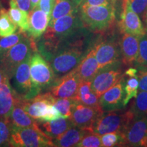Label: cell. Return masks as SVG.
Masks as SVG:
<instances>
[{
  "instance_id": "obj_22",
  "label": "cell",
  "mask_w": 147,
  "mask_h": 147,
  "mask_svg": "<svg viewBox=\"0 0 147 147\" xmlns=\"http://www.w3.org/2000/svg\"><path fill=\"white\" fill-rule=\"evenodd\" d=\"M88 132L86 130L72 126L53 140L54 146L70 147L76 146L78 142Z\"/></svg>"
},
{
  "instance_id": "obj_41",
  "label": "cell",
  "mask_w": 147,
  "mask_h": 147,
  "mask_svg": "<svg viewBox=\"0 0 147 147\" xmlns=\"http://www.w3.org/2000/svg\"><path fill=\"white\" fill-rule=\"evenodd\" d=\"M40 1V0H31V11L38 7Z\"/></svg>"
},
{
  "instance_id": "obj_14",
  "label": "cell",
  "mask_w": 147,
  "mask_h": 147,
  "mask_svg": "<svg viewBox=\"0 0 147 147\" xmlns=\"http://www.w3.org/2000/svg\"><path fill=\"white\" fill-rule=\"evenodd\" d=\"M119 25L122 34L142 37L146 33L139 15L131 10L126 0L122 1V12Z\"/></svg>"
},
{
  "instance_id": "obj_32",
  "label": "cell",
  "mask_w": 147,
  "mask_h": 147,
  "mask_svg": "<svg viewBox=\"0 0 147 147\" xmlns=\"http://www.w3.org/2000/svg\"><path fill=\"white\" fill-rule=\"evenodd\" d=\"M12 127L10 119L0 118V146H10Z\"/></svg>"
},
{
  "instance_id": "obj_10",
  "label": "cell",
  "mask_w": 147,
  "mask_h": 147,
  "mask_svg": "<svg viewBox=\"0 0 147 147\" xmlns=\"http://www.w3.org/2000/svg\"><path fill=\"white\" fill-rule=\"evenodd\" d=\"M95 58L100 64V69L119 63L120 47L113 39H106L97 41L92 46Z\"/></svg>"
},
{
  "instance_id": "obj_26",
  "label": "cell",
  "mask_w": 147,
  "mask_h": 147,
  "mask_svg": "<svg viewBox=\"0 0 147 147\" xmlns=\"http://www.w3.org/2000/svg\"><path fill=\"white\" fill-rule=\"evenodd\" d=\"M18 29L17 25L14 23L5 8H0V38L14 34Z\"/></svg>"
},
{
  "instance_id": "obj_16",
  "label": "cell",
  "mask_w": 147,
  "mask_h": 147,
  "mask_svg": "<svg viewBox=\"0 0 147 147\" xmlns=\"http://www.w3.org/2000/svg\"><path fill=\"white\" fill-rule=\"evenodd\" d=\"M50 22V16L37 7L29 13V28L27 36L31 39L38 40L45 34Z\"/></svg>"
},
{
  "instance_id": "obj_20",
  "label": "cell",
  "mask_w": 147,
  "mask_h": 147,
  "mask_svg": "<svg viewBox=\"0 0 147 147\" xmlns=\"http://www.w3.org/2000/svg\"><path fill=\"white\" fill-rule=\"evenodd\" d=\"M10 121L12 125L18 127H32L39 129L38 121L30 117L25 110L21 103V98L18 99L14 104L10 116Z\"/></svg>"
},
{
  "instance_id": "obj_1",
  "label": "cell",
  "mask_w": 147,
  "mask_h": 147,
  "mask_svg": "<svg viewBox=\"0 0 147 147\" xmlns=\"http://www.w3.org/2000/svg\"><path fill=\"white\" fill-rule=\"evenodd\" d=\"M90 32L84 27L59 42L50 61L56 78L76 68L87 54L93 46Z\"/></svg>"
},
{
  "instance_id": "obj_18",
  "label": "cell",
  "mask_w": 147,
  "mask_h": 147,
  "mask_svg": "<svg viewBox=\"0 0 147 147\" xmlns=\"http://www.w3.org/2000/svg\"><path fill=\"white\" fill-rule=\"evenodd\" d=\"M138 37L129 34H123L119 42L120 53L123 63L127 65L134 64L137 59L139 50V40Z\"/></svg>"
},
{
  "instance_id": "obj_40",
  "label": "cell",
  "mask_w": 147,
  "mask_h": 147,
  "mask_svg": "<svg viewBox=\"0 0 147 147\" xmlns=\"http://www.w3.org/2000/svg\"><path fill=\"white\" fill-rule=\"evenodd\" d=\"M137 73H138V69L136 68L130 67V68L127 69L125 71V74L128 76H137Z\"/></svg>"
},
{
  "instance_id": "obj_28",
  "label": "cell",
  "mask_w": 147,
  "mask_h": 147,
  "mask_svg": "<svg viewBox=\"0 0 147 147\" xmlns=\"http://www.w3.org/2000/svg\"><path fill=\"white\" fill-rule=\"evenodd\" d=\"M25 36L24 32L20 30L11 36L0 38V61L9 49L21 41Z\"/></svg>"
},
{
  "instance_id": "obj_27",
  "label": "cell",
  "mask_w": 147,
  "mask_h": 147,
  "mask_svg": "<svg viewBox=\"0 0 147 147\" xmlns=\"http://www.w3.org/2000/svg\"><path fill=\"white\" fill-rule=\"evenodd\" d=\"M124 81V90L125 96L124 99V107H125L127 104L129 102L132 98L137 96L139 89V82L138 76H129V78L125 79L123 76Z\"/></svg>"
},
{
  "instance_id": "obj_23",
  "label": "cell",
  "mask_w": 147,
  "mask_h": 147,
  "mask_svg": "<svg viewBox=\"0 0 147 147\" xmlns=\"http://www.w3.org/2000/svg\"><path fill=\"white\" fill-rule=\"evenodd\" d=\"M74 99L77 102L86 106H100V97H97L92 90L91 81L81 80Z\"/></svg>"
},
{
  "instance_id": "obj_38",
  "label": "cell",
  "mask_w": 147,
  "mask_h": 147,
  "mask_svg": "<svg viewBox=\"0 0 147 147\" xmlns=\"http://www.w3.org/2000/svg\"><path fill=\"white\" fill-rule=\"evenodd\" d=\"M55 0H40L39 3V7L40 10L45 12L51 17L53 6H54Z\"/></svg>"
},
{
  "instance_id": "obj_30",
  "label": "cell",
  "mask_w": 147,
  "mask_h": 147,
  "mask_svg": "<svg viewBox=\"0 0 147 147\" xmlns=\"http://www.w3.org/2000/svg\"><path fill=\"white\" fill-rule=\"evenodd\" d=\"M74 98H57L55 97L53 106L59 112L62 117L69 119L71 115L73 106L76 104Z\"/></svg>"
},
{
  "instance_id": "obj_4",
  "label": "cell",
  "mask_w": 147,
  "mask_h": 147,
  "mask_svg": "<svg viewBox=\"0 0 147 147\" xmlns=\"http://www.w3.org/2000/svg\"><path fill=\"white\" fill-rule=\"evenodd\" d=\"M134 118L135 115L131 108L126 111L121 112L118 110L104 112L95 121L91 132L100 136L110 132L122 133Z\"/></svg>"
},
{
  "instance_id": "obj_39",
  "label": "cell",
  "mask_w": 147,
  "mask_h": 147,
  "mask_svg": "<svg viewBox=\"0 0 147 147\" xmlns=\"http://www.w3.org/2000/svg\"><path fill=\"white\" fill-rule=\"evenodd\" d=\"M18 8L29 14L31 12V0H13Z\"/></svg>"
},
{
  "instance_id": "obj_19",
  "label": "cell",
  "mask_w": 147,
  "mask_h": 147,
  "mask_svg": "<svg viewBox=\"0 0 147 147\" xmlns=\"http://www.w3.org/2000/svg\"><path fill=\"white\" fill-rule=\"evenodd\" d=\"M81 80L91 81L95 75L100 70V66L95 58L93 48L82 59L79 65L75 68Z\"/></svg>"
},
{
  "instance_id": "obj_36",
  "label": "cell",
  "mask_w": 147,
  "mask_h": 147,
  "mask_svg": "<svg viewBox=\"0 0 147 147\" xmlns=\"http://www.w3.org/2000/svg\"><path fill=\"white\" fill-rule=\"evenodd\" d=\"M137 76L139 82V89L147 91V66H138Z\"/></svg>"
},
{
  "instance_id": "obj_35",
  "label": "cell",
  "mask_w": 147,
  "mask_h": 147,
  "mask_svg": "<svg viewBox=\"0 0 147 147\" xmlns=\"http://www.w3.org/2000/svg\"><path fill=\"white\" fill-rule=\"evenodd\" d=\"M134 12L142 16L147 8V0H126Z\"/></svg>"
},
{
  "instance_id": "obj_5",
  "label": "cell",
  "mask_w": 147,
  "mask_h": 147,
  "mask_svg": "<svg viewBox=\"0 0 147 147\" xmlns=\"http://www.w3.org/2000/svg\"><path fill=\"white\" fill-rule=\"evenodd\" d=\"M35 51H37L36 41L25 35L21 41L5 53L0 61V67L10 78L17 66L26 59L30 57Z\"/></svg>"
},
{
  "instance_id": "obj_6",
  "label": "cell",
  "mask_w": 147,
  "mask_h": 147,
  "mask_svg": "<svg viewBox=\"0 0 147 147\" xmlns=\"http://www.w3.org/2000/svg\"><path fill=\"white\" fill-rule=\"evenodd\" d=\"M10 146L14 147L54 146L53 140L41 129L18 127L12 125Z\"/></svg>"
},
{
  "instance_id": "obj_17",
  "label": "cell",
  "mask_w": 147,
  "mask_h": 147,
  "mask_svg": "<svg viewBox=\"0 0 147 147\" xmlns=\"http://www.w3.org/2000/svg\"><path fill=\"white\" fill-rule=\"evenodd\" d=\"M19 98L11 86L10 78L7 76L0 87V118H10L14 104Z\"/></svg>"
},
{
  "instance_id": "obj_12",
  "label": "cell",
  "mask_w": 147,
  "mask_h": 147,
  "mask_svg": "<svg viewBox=\"0 0 147 147\" xmlns=\"http://www.w3.org/2000/svg\"><path fill=\"white\" fill-rule=\"evenodd\" d=\"M122 134L124 146L147 147V117H135Z\"/></svg>"
},
{
  "instance_id": "obj_34",
  "label": "cell",
  "mask_w": 147,
  "mask_h": 147,
  "mask_svg": "<svg viewBox=\"0 0 147 147\" xmlns=\"http://www.w3.org/2000/svg\"><path fill=\"white\" fill-rule=\"evenodd\" d=\"M77 147H100L102 146L100 136L93 132H88L76 145Z\"/></svg>"
},
{
  "instance_id": "obj_13",
  "label": "cell",
  "mask_w": 147,
  "mask_h": 147,
  "mask_svg": "<svg viewBox=\"0 0 147 147\" xmlns=\"http://www.w3.org/2000/svg\"><path fill=\"white\" fill-rule=\"evenodd\" d=\"M55 98L50 92L47 91L29 100L21 99V103L23 109L30 117L38 121H43L51 105H53Z\"/></svg>"
},
{
  "instance_id": "obj_24",
  "label": "cell",
  "mask_w": 147,
  "mask_h": 147,
  "mask_svg": "<svg viewBox=\"0 0 147 147\" xmlns=\"http://www.w3.org/2000/svg\"><path fill=\"white\" fill-rule=\"evenodd\" d=\"M9 16L23 32H27L29 28V14L18 8L13 0H10Z\"/></svg>"
},
{
  "instance_id": "obj_44",
  "label": "cell",
  "mask_w": 147,
  "mask_h": 147,
  "mask_svg": "<svg viewBox=\"0 0 147 147\" xmlns=\"http://www.w3.org/2000/svg\"><path fill=\"white\" fill-rule=\"evenodd\" d=\"M0 5H1V3H0Z\"/></svg>"
},
{
  "instance_id": "obj_3",
  "label": "cell",
  "mask_w": 147,
  "mask_h": 147,
  "mask_svg": "<svg viewBox=\"0 0 147 147\" xmlns=\"http://www.w3.org/2000/svg\"><path fill=\"white\" fill-rule=\"evenodd\" d=\"M29 67L31 80L36 95L49 91L56 80L50 63L38 51H35L31 56Z\"/></svg>"
},
{
  "instance_id": "obj_43",
  "label": "cell",
  "mask_w": 147,
  "mask_h": 147,
  "mask_svg": "<svg viewBox=\"0 0 147 147\" xmlns=\"http://www.w3.org/2000/svg\"><path fill=\"white\" fill-rule=\"evenodd\" d=\"M72 1H73L75 3H76V4L77 5H78V6H79V5H80V1H81L82 0H72Z\"/></svg>"
},
{
  "instance_id": "obj_29",
  "label": "cell",
  "mask_w": 147,
  "mask_h": 147,
  "mask_svg": "<svg viewBox=\"0 0 147 147\" xmlns=\"http://www.w3.org/2000/svg\"><path fill=\"white\" fill-rule=\"evenodd\" d=\"M131 109L135 117H147V91L140 90Z\"/></svg>"
},
{
  "instance_id": "obj_33",
  "label": "cell",
  "mask_w": 147,
  "mask_h": 147,
  "mask_svg": "<svg viewBox=\"0 0 147 147\" xmlns=\"http://www.w3.org/2000/svg\"><path fill=\"white\" fill-rule=\"evenodd\" d=\"M136 65L138 66H147V32L140 38L139 50Z\"/></svg>"
},
{
  "instance_id": "obj_15",
  "label": "cell",
  "mask_w": 147,
  "mask_h": 147,
  "mask_svg": "<svg viewBox=\"0 0 147 147\" xmlns=\"http://www.w3.org/2000/svg\"><path fill=\"white\" fill-rule=\"evenodd\" d=\"M125 96V94L123 77L118 83L110 88L100 97V105L104 112L121 110L124 107Z\"/></svg>"
},
{
  "instance_id": "obj_25",
  "label": "cell",
  "mask_w": 147,
  "mask_h": 147,
  "mask_svg": "<svg viewBox=\"0 0 147 147\" xmlns=\"http://www.w3.org/2000/svg\"><path fill=\"white\" fill-rule=\"evenodd\" d=\"M78 5H77L72 0H55L49 23L61 17L71 14L78 10Z\"/></svg>"
},
{
  "instance_id": "obj_11",
  "label": "cell",
  "mask_w": 147,
  "mask_h": 147,
  "mask_svg": "<svg viewBox=\"0 0 147 147\" xmlns=\"http://www.w3.org/2000/svg\"><path fill=\"white\" fill-rule=\"evenodd\" d=\"M81 80L76 69L56 78L48 91L57 98H74Z\"/></svg>"
},
{
  "instance_id": "obj_21",
  "label": "cell",
  "mask_w": 147,
  "mask_h": 147,
  "mask_svg": "<svg viewBox=\"0 0 147 147\" xmlns=\"http://www.w3.org/2000/svg\"><path fill=\"white\" fill-rule=\"evenodd\" d=\"M38 125L44 133L54 140L73 126L69 119L60 117L50 121H38Z\"/></svg>"
},
{
  "instance_id": "obj_7",
  "label": "cell",
  "mask_w": 147,
  "mask_h": 147,
  "mask_svg": "<svg viewBox=\"0 0 147 147\" xmlns=\"http://www.w3.org/2000/svg\"><path fill=\"white\" fill-rule=\"evenodd\" d=\"M30 58L31 57L20 63L10 78L11 86L22 100H29L36 96L31 80Z\"/></svg>"
},
{
  "instance_id": "obj_9",
  "label": "cell",
  "mask_w": 147,
  "mask_h": 147,
  "mask_svg": "<svg viewBox=\"0 0 147 147\" xmlns=\"http://www.w3.org/2000/svg\"><path fill=\"white\" fill-rule=\"evenodd\" d=\"M124 75L119 68V64L102 68L91 80V88L97 97H100L122 79Z\"/></svg>"
},
{
  "instance_id": "obj_42",
  "label": "cell",
  "mask_w": 147,
  "mask_h": 147,
  "mask_svg": "<svg viewBox=\"0 0 147 147\" xmlns=\"http://www.w3.org/2000/svg\"><path fill=\"white\" fill-rule=\"evenodd\" d=\"M142 17H143V19H144V22L146 23V27H147V8H146V11L144 12V14H143Z\"/></svg>"
},
{
  "instance_id": "obj_8",
  "label": "cell",
  "mask_w": 147,
  "mask_h": 147,
  "mask_svg": "<svg viewBox=\"0 0 147 147\" xmlns=\"http://www.w3.org/2000/svg\"><path fill=\"white\" fill-rule=\"evenodd\" d=\"M103 113L104 110L100 106H89L76 102L69 119L73 126L91 132L95 121Z\"/></svg>"
},
{
  "instance_id": "obj_31",
  "label": "cell",
  "mask_w": 147,
  "mask_h": 147,
  "mask_svg": "<svg viewBox=\"0 0 147 147\" xmlns=\"http://www.w3.org/2000/svg\"><path fill=\"white\" fill-rule=\"evenodd\" d=\"M102 146L113 147L124 146V140L121 132H110L100 136Z\"/></svg>"
},
{
  "instance_id": "obj_2",
  "label": "cell",
  "mask_w": 147,
  "mask_h": 147,
  "mask_svg": "<svg viewBox=\"0 0 147 147\" xmlns=\"http://www.w3.org/2000/svg\"><path fill=\"white\" fill-rule=\"evenodd\" d=\"M78 13L84 27L93 33H104L115 25V4L78 6Z\"/></svg>"
},
{
  "instance_id": "obj_37",
  "label": "cell",
  "mask_w": 147,
  "mask_h": 147,
  "mask_svg": "<svg viewBox=\"0 0 147 147\" xmlns=\"http://www.w3.org/2000/svg\"><path fill=\"white\" fill-rule=\"evenodd\" d=\"M115 4V0H82L79 6H96Z\"/></svg>"
}]
</instances>
